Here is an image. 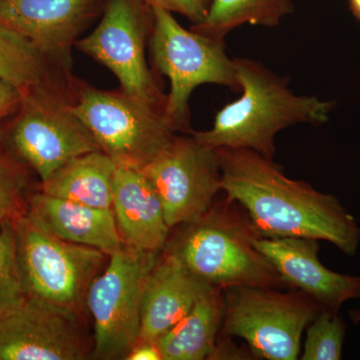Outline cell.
<instances>
[{
  "mask_svg": "<svg viewBox=\"0 0 360 360\" xmlns=\"http://www.w3.org/2000/svg\"><path fill=\"white\" fill-rule=\"evenodd\" d=\"M153 9L139 0H108L101 22L77 49L106 66L122 91L135 98L165 106L167 98L149 70L144 37Z\"/></svg>",
  "mask_w": 360,
  "mask_h": 360,
  "instance_id": "cell-10",
  "label": "cell"
},
{
  "mask_svg": "<svg viewBox=\"0 0 360 360\" xmlns=\"http://www.w3.org/2000/svg\"><path fill=\"white\" fill-rule=\"evenodd\" d=\"M125 359L162 360V355L156 341L139 340Z\"/></svg>",
  "mask_w": 360,
  "mask_h": 360,
  "instance_id": "cell-28",
  "label": "cell"
},
{
  "mask_svg": "<svg viewBox=\"0 0 360 360\" xmlns=\"http://www.w3.org/2000/svg\"><path fill=\"white\" fill-rule=\"evenodd\" d=\"M150 51L155 68L170 82L165 115L175 131H187L188 101L205 84L240 90L234 59L227 56L224 39L187 30L169 11L153 9Z\"/></svg>",
  "mask_w": 360,
  "mask_h": 360,
  "instance_id": "cell-5",
  "label": "cell"
},
{
  "mask_svg": "<svg viewBox=\"0 0 360 360\" xmlns=\"http://www.w3.org/2000/svg\"><path fill=\"white\" fill-rule=\"evenodd\" d=\"M160 255L123 245L90 283L85 305L94 321L96 359H125L139 341L144 286Z\"/></svg>",
  "mask_w": 360,
  "mask_h": 360,
  "instance_id": "cell-8",
  "label": "cell"
},
{
  "mask_svg": "<svg viewBox=\"0 0 360 360\" xmlns=\"http://www.w3.org/2000/svg\"><path fill=\"white\" fill-rule=\"evenodd\" d=\"M96 6L97 0H0V25L54 53L72 44Z\"/></svg>",
  "mask_w": 360,
  "mask_h": 360,
  "instance_id": "cell-16",
  "label": "cell"
},
{
  "mask_svg": "<svg viewBox=\"0 0 360 360\" xmlns=\"http://www.w3.org/2000/svg\"><path fill=\"white\" fill-rule=\"evenodd\" d=\"M22 96V92L16 87L0 80V122L20 105Z\"/></svg>",
  "mask_w": 360,
  "mask_h": 360,
  "instance_id": "cell-27",
  "label": "cell"
},
{
  "mask_svg": "<svg viewBox=\"0 0 360 360\" xmlns=\"http://www.w3.org/2000/svg\"><path fill=\"white\" fill-rule=\"evenodd\" d=\"M151 9H163L186 16L193 25L202 23L207 15L212 0H139Z\"/></svg>",
  "mask_w": 360,
  "mask_h": 360,
  "instance_id": "cell-25",
  "label": "cell"
},
{
  "mask_svg": "<svg viewBox=\"0 0 360 360\" xmlns=\"http://www.w3.org/2000/svg\"><path fill=\"white\" fill-rule=\"evenodd\" d=\"M26 213L52 236L96 248L108 257L124 245L112 208L80 205L41 191L30 198Z\"/></svg>",
  "mask_w": 360,
  "mask_h": 360,
  "instance_id": "cell-17",
  "label": "cell"
},
{
  "mask_svg": "<svg viewBox=\"0 0 360 360\" xmlns=\"http://www.w3.org/2000/svg\"><path fill=\"white\" fill-rule=\"evenodd\" d=\"M45 54L37 45L0 25V80L22 94L39 90L46 75Z\"/></svg>",
  "mask_w": 360,
  "mask_h": 360,
  "instance_id": "cell-21",
  "label": "cell"
},
{
  "mask_svg": "<svg viewBox=\"0 0 360 360\" xmlns=\"http://www.w3.org/2000/svg\"><path fill=\"white\" fill-rule=\"evenodd\" d=\"M220 335L240 338L255 359H300L303 333L321 310L302 291L231 288L224 290Z\"/></svg>",
  "mask_w": 360,
  "mask_h": 360,
  "instance_id": "cell-7",
  "label": "cell"
},
{
  "mask_svg": "<svg viewBox=\"0 0 360 360\" xmlns=\"http://www.w3.org/2000/svg\"><path fill=\"white\" fill-rule=\"evenodd\" d=\"M234 66L243 94L217 113L212 129L191 132L206 148L250 149L274 160L279 131L328 122L333 103L293 94L286 78L252 59L236 58Z\"/></svg>",
  "mask_w": 360,
  "mask_h": 360,
  "instance_id": "cell-2",
  "label": "cell"
},
{
  "mask_svg": "<svg viewBox=\"0 0 360 360\" xmlns=\"http://www.w3.org/2000/svg\"><path fill=\"white\" fill-rule=\"evenodd\" d=\"M25 298L21 281L13 220L0 225V315Z\"/></svg>",
  "mask_w": 360,
  "mask_h": 360,
  "instance_id": "cell-23",
  "label": "cell"
},
{
  "mask_svg": "<svg viewBox=\"0 0 360 360\" xmlns=\"http://www.w3.org/2000/svg\"><path fill=\"white\" fill-rule=\"evenodd\" d=\"M141 170L158 193L170 229L205 214L222 191L219 153L191 134L176 135Z\"/></svg>",
  "mask_w": 360,
  "mask_h": 360,
  "instance_id": "cell-9",
  "label": "cell"
},
{
  "mask_svg": "<svg viewBox=\"0 0 360 360\" xmlns=\"http://www.w3.org/2000/svg\"><path fill=\"white\" fill-rule=\"evenodd\" d=\"M25 297L80 316L106 255L52 236L27 213L13 220Z\"/></svg>",
  "mask_w": 360,
  "mask_h": 360,
  "instance_id": "cell-4",
  "label": "cell"
},
{
  "mask_svg": "<svg viewBox=\"0 0 360 360\" xmlns=\"http://www.w3.org/2000/svg\"><path fill=\"white\" fill-rule=\"evenodd\" d=\"M179 227L165 250L212 288L288 290L267 258L255 248L257 231L236 201L226 198L222 202L214 201L205 214Z\"/></svg>",
  "mask_w": 360,
  "mask_h": 360,
  "instance_id": "cell-3",
  "label": "cell"
},
{
  "mask_svg": "<svg viewBox=\"0 0 360 360\" xmlns=\"http://www.w3.org/2000/svg\"><path fill=\"white\" fill-rule=\"evenodd\" d=\"M350 319L354 323H360V309H354L350 311Z\"/></svg>",
  "mask_w": 360,
  "mask_h": 360,
  "instance_id": "cell-30",
  "label": "cell"
},
{
  "mask_svg": "<svg viewBox=\"0 0 360 360\" xmlns=\"http://www.w3.org/2000/svg\"><path fill=\"white\" fill-rule=\"evenodd\" d=\"M225 198L245 210L259 238L328 241L345 255L360 243L356 220L330 194L291 179L274 160L250 149H215Z\"/></svg>",
  "mask_w": 360,
  "mask_h": 360,
  "instance_id": "cell-1",
  "label": "cell"
},
{
  "mask_svg": "<svg viewBox=\"0 0 360 360\" xmlns=\"http://www.w3.org/2000/svg\"><path fill=\"white\" fill-rule=\"evenodd\" d=\"M115 169L116 163L103 150L91 151L56 170L42 182V191L80 205L111 208Z\"/></svg>",
  "mask_w": 360,
  "mask_h": 360,
  "instance_id": "cell-19",
  "label": "cell"
},
{
  "mask_svg": "<svg viewBox=\"0 0 360 360\" xmlns=\"http://www.w3.org/2000/svg\"><path fill=\"white\" fill-rule=\"evenodd\" d=\"M70 110L101 150L120 167L142 169L176 136L165 117V106L146 103L123 91L85 87Z\"/></svg>",
  "mask_w": 360,
  "mask_h": 360,
  "instance_id": "cell-6",
  "label": "cell"
},
{
  "mask_svg": "<svg viewBox=\"0 0 360 360\" xmlns=\"http://www.w3.org/2000/svg\"><path fill=\"white\" fill-rule=\"evenodd\" d=\"M352 13L360 20V0H349Z\"/></svg>",
  "mask_w": 360,
  "mask_h": 360,
  "instance_id": "cell-29",
  "label": "cell"
},
{
  "mask_svg": "<svg viewBox=\"0 0 360 360\" xmlns=\"http://www.w3.org/2000/svg\"><path fill=\"white\" fill-rule=\"evenodd\" d=\"M293 11L291 0H212L205 21L191 30L224 39L227 33L246 23L276 27Z\"/></svg>",
  "mask_w": 360,
  "mask_h": 360,
  "instance_id": "cell-20",
  "label": "cell"
},
{
  "mask_svg": "<svg viewBox=\"0 0 360 360\" xmlns=\"http://www.w3.org/2000/svg\"><path fill=\"white\" fill-rule=\"evenodd\" d=\"M338 312L321 309L307 326L302 360H340L342 356L345 323Z\"/></svg>",
  "mask_w": 360,
  "mask_h": 360,
  "instance_id": "cell-22",
  "label": "cell"
},
{
  "mask_svg": "<svg viewBox=\"0 0 360 360\" xmlns=\"http://www.w3.org/2000/svg\"><path fill=\"white\" fill-rule=\"evenodd\" d=\"M212 288L163 250L144 286L139 340H158Z\"/></svg>",
  "mask_w": 360,
  "mask_h": 360,
  "instance_id": "cell-14",
  "label": "cell"
},
{
  "mask_svg": "<svg viewBox=\"0 0 360 360\" xmlns=\"http://www.w3.org/2000/svg\"><path fill=\"white\" fill-rule=\"evenodd\" d=\"M9 139L41 182L73 158L101 150L70 105L42 89L23 94Z\"/></svg>",
  "mask_w": 360,
  "mask_h": 360,
  "instance_id": "cell-11",
  "label": "cell"
},
{
  "mask_svg": "<svg viewBox=\"0 0 360 360\" xmlns=\"http://www.w3.org/2000/svg\"><path fill=\"white\" fill-rule=\"evenodd\" d=\"M225 309L224 292L212 288L156 342L162 360L210 359L219 340Z\"/></svg>",
  "mask_w": 360,
  "mask_h": 360,
  "instance_id": "cell-18",
  "label": "cell"
},
{
  "mask_svg": "<svg viewBox=\"0 0 360 360\" xmlns=\"http://www.w3.org/2000/svg\"><path fill=\"white\" fill-rule=\"evenodd\" d=\"M22 174L0 153V225L20 214Z\"/></svg>",
  "mask_w": 360,
  "mask_h": 360,
  "instance_id": "cell-24",
  "label": "cell"
},
{
  "mask_svg": "<svg viewBox=\"0 0 360 360\" xmlns=\"http://www.w3.org/2000/svg\"><path fill=\"white\" fill-rule=\"evenodd\" d=\"M286 288L302 291L321 309L338 312L341 305L360 298V276L331 271L319 258V240L305 238H258L253 241Z\"/></svg>",
  "mask_w": 360,
  "mask_h": 360,
  "instance_id": "cell-13",
  "label": "cell"
},
{
  "mask_svg": "<svg viewBox=\"0 0 360 360\" xmlns=\"http://www.w3.org/2000/svg\"><path fill=\"white\" fill-rule=\"evenodd\" d=\"M208 359H255L250 347L240 348L233 342L231 336L219 335Z\"/></svg>",
  "mask_w": 360,
  "mask_h": 360,
  "instance_id": "cell-26",
  "label": "cell"
},
{
  "mask_svg": "<svg viewBox=\"0 0 360 360\" xmlns=\"http://www.w3.org/2000/svg\"><path fill=\"white\" fill-rule=\"evenodd\" d=\"M89 347L79 316L32 298L0 315V360H82Z\"/></svg>",
  "mask_w": 360,
  "mask_h": 360,
  "instance_id": "cell-12",
  "label": "cell"
},
{
  "mask_svg": "<svg viewBox=\"0 0 360 360\" xmlns=\"http://www.w3.org/2000/svg\"><path fill=\"white\" fill-rule=\"evenodd\" d=\"M112 208L123 245L162 252L172 231L158 193L141 169L116 165Z\"/></svg>",
  "mask_w": 360,
  "mask_h": 360,
  "instance_id": "cell-15",
  "label": "cell"
}]
</instances>
